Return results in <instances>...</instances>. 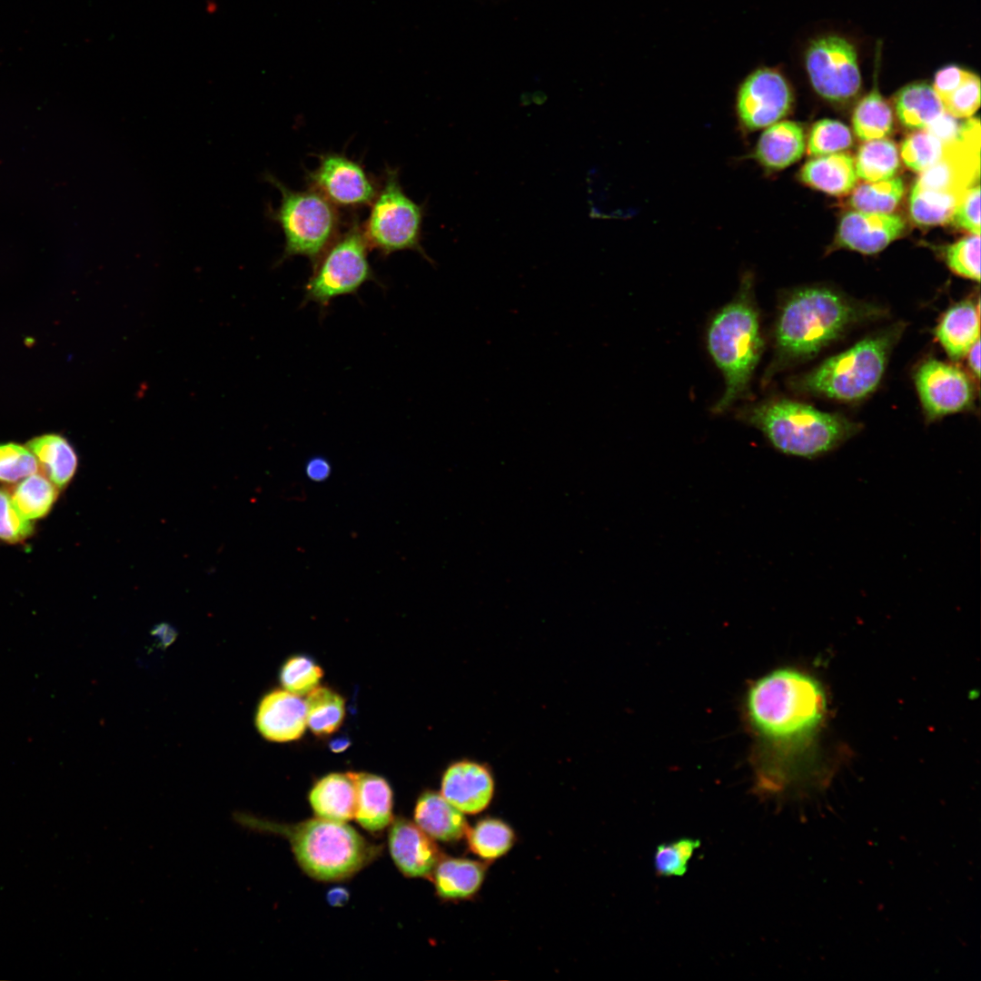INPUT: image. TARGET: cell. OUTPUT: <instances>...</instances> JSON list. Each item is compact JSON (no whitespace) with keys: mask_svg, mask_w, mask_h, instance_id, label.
Wrapping results in <instances>:
<instances>
[{"mask_svg":"<svg viewBox=\"0 0 981 981\" xmlns=\"http://www.w3.org/2000/svg\"><path fill=\"white\" fill-rule=\"evenodd\" d=\"M826 713L822 686L798 669H775L749 684L744 714L754 738L758 794L778 796L816 777L817 737Z\"/></svg>","mask_w":981,"mask_h":981,"instance_id":"obj_1","label":"cell"},{"mask_svg":"<svg viewBox=\"0 0 981 981\" xmlns=\"http://www.w3.org/2000/svg\"><path fill=\"white\" fill-rule=\"evenodd\" d=\"M887 310L824 286L795 291L785 301L775 329L776 364L815 357L857 325L878 320Z\"/></svg>","mask_w":981,"mask_h":981,"instance_id":"obj_2","label":"cell"},{"mask_svg":"<svg viewBox=\"0 0 981 981\" xmlns=\"http://www.w3.org/2000/svg\"><path fill=\"white\" fill-rule=\"evenodd\" d=\"M235 820L247 827L285 837L294 857L310 877L322 881L344 879L377 857L380 849L346 822L321 818L295 824H279L246 814Z\"/></svg>","mask_w":981,"mask_h":981,"instance_id":"obj_3","label":"cell"},{"mask_svg":"<svg viewBox=\"0 0 981 981\" xmlns=\"http://www.w3.org/2000/svg\"><path fill=\"white\" fill-rule=\"evenodd\" d=\"M980 131L978 118L959 125L938 160L920 173L909 197L910 216L916 223L950 222L966 192L979 183Z\"/></svg>","mask_w":981,"mask_h":981,"instance_id":"obj_4","label":"cell"},{"mask_svg":"<svg viewBox=\"0 0 981 981\" xmlns=\"http://www.w3.org/2000/svg\"><path fill=\"white\" fill-rule=\"evenodd\" d=\"M905 329L903 322L880 329L793 379L791 384L812 396L842 402L861 401L878 387Z\"/></svg>","mask_w":981,"mask_h":981,"instance_id":"obj_5","label":"cell"},{"mask_svg":"<svg viewBox=\"0 0 981 981\" xmlns=\"http://www.w3.org/2000/svg\"><path fill=\"white\" fill-rule=\"evenodd\" d=\"M746 417L778 451L805 459L830 452L862 429L858 422L839 413L788 399L758 404Z\"/></svg>","mask_w":981,"mask_h":981,"instance_id":"obj_6","label":"cell"},{"mask_svg":"<svg viewBox=\"0 0 981 981\" xmlns=\"http://www.w3.org/2000/svg\"><path fill=\"white\" fill-rule=\"evenodd\" d=\"M707 343L726 381L725 391L713 409L720 412L746 393L763 352L764 341L749 280L743 282L736 298L714 316Z\"/></svg>","mask_w":981,"mask_h":981,"instance_id":"obj_7","label":"cell"},{"mask_svg":"<svg viewBox=\"0 0 981 981\" xmlns=\"http://www.w3.org/2000/svg\"><path fill=\"white\" fill-rule=\"evenodd\" d=\"M264 179L281 193L279 207L269 211L284 235L280 262L301 255L313 264L340 233L339 208L312 188L292 190L271 173Z\"/></svg>","mask_w":981,"mask_h":981,"instance_id":"obj_8","label":"cell"},{"mask_svg":"<svg viewBox=\"0 0 981 981\" xmlns=\"http://www.w3.org/2000/svg\"><path fill=\"white\" fill-rule=\"evenodd\" d=\"M370 206L369 215L362 225L370 249L377 250L383 256L411 250L432 263L421 245L424 206L404 193L397 169L386 167L382 183Z\"/></svg>","mask_w":981,"mask_h":981,"instance_id":"obj_9","label":"cell"},{"mask_svg":"<svg viewBox=\"0 0 981 981\" xmlns=\"http://www.w3.org/2000/svg\"><path fill=\"white\" fill-rule=\"evenodd\" d=\"M369 249L362 225L353 220L312 264L303 302L327 308L339 296L357 293L366 282H377L369 263Z\"/></svg>","mask_w":981,"mask_h":981,"instance_id":"obj_10","label":"cell"},{"mask_svg":"<svg viewBox=\"0 0 981 981\" xmlns=\"http://www.w3.org/2000/svg\"><path fill=\"white\" fill-rule=\"evenodd\" d=\"M805 65L815 91L826 100L845 102L861 87V74L854 45L844 37L825 35L808 46Z\"/></svg>","mask_w":981,"mask_h":981,"instance_id":"obj_11","label":"cell"},{"mask_svg":"<svg viewBox=\"0 0 981 981\" xmlns=\"http://www.w3.org/2000/svg\"><path fill=\"white\" fill-rule=\"evenodd\" d=\"M794 103L789 82L777 68L759 67L738 86L736 114L745 131L766 128L788 115Z\"/></svg>","mask_w":981,"mask_h":981,"instance_id":"obj_12","label":"cell"},{"mask_svg":"<svg viewBox=\"0 0 981 981\" xmlns=\"http://www.w3.org/2000/svg\"><path fill=\"white\" fill-rule=\"evenodd\" d=\"M914 380L929 422L966 411L975 401V388L968 375L958 367L935 358H928L917 368Z\"/></svg>","mask_w":981,"mask_h":981,"instance_id":"obj_13","label":"cell"},{"mask_svg":"<svg viewBox=\"0 0 981 981\" xmlns=\"http://www.w3.org/2000/svg\"><path fill=\"white\" fill-rule=\"evenodd\" d=\"M309 188L320 193L337 208L370 205L378 188L364 167L344 154H322L319 165L308 172Z\"/></svg>","mask_w":981,"mask_h":981,"instance_id":"obj_14","label":"cell"},{"mask_svg":"<svg viewBox=\"0 0 981 981\" xmlns=\"http://www.w3.org/2000/svg\"><path fill=\"white\" fill-rule=\"evenodd\" d=\"M441 794L463 814L484 811L491 803L495 782L491 770L476 760L462 758L450 764L441 780Z\"/></svg>","mask_w":981,"mask_h":981,"instance_id":"obj_15","label":"cell"},{"mask_svg":"<svg viewBox=\"0 0 981 981\" xmlns=\"http://www.w3.org/2000/svg\"><path fill=\"white\" fill-rule=\"evenodd\" d=\"M906 228L902 217L893 213L850 211L841 218L837 243L864 254H874L899 238Z\"/></svg>","mask_w":981,"mask_h":981,"instance_id":"obj_16","label":"cell"},{"mask_svg":"<svg viewBox=\"0 0 981 981\" xmlns=\"http://www.w3.org/2000/svg\"><path fill=\"white\" fill-rule=\"evenodd\" d=\"M388 846L394 864L409 877H431L441 857L433 838L404 818L391 821Z\"/></svg>","mask_w":981,"mask_h":981,"instance_id":"obj_17","label":"cell"},{"mask_svg":"<svg viewBox=\"0 0 981 981\" xmlns=\"http://www.w3.org/2000/svg\"><path fill=\"white\" fill-rule=\"evenodd\" d=\"M256 726L267 739L287 742L302 737L306 724L305 702L287 690H273L261 701Z\"/></svg>","mask_w":981,"mask_h":981,"instance_id":"obj_18","label":"cell"},{"mask_svg":"<svg viewBox=\"0 0 981 981\" xmlns=\"http://www.w3.org/2000/svg\"><path fill=\"white\" fill-rule=\"evenodd\" d=\"M805 149L806 137L802 126L793 121H778L761 134L752 154L765 170L777 172L798 162Z\"/></svg>","mask_w":981,"mask_h":981,"instance_id":"obj_19","label":"cell"},{"mask_svg":"<svg viewBox=\"0 0 981 981\" xmlns=\"http://www.w3.org/2000/svg\"><path fill=\"white\" fill-rule=\"evenodd\" d=\"M979 299L964 300L946 311L934 330L948 357L959 361L980 339Z\"/></svg>","mask_w":981,"mask_h":981,"instance_id":"obj_20","label":"cell"},{"mask_svg":"<svg viewBox=\"0 0 981 981\" xmlns=\"http://www.w3.org/2000/svg\"><path fill=\"white\" fill-rule=\"evenodd\" d=\"M317 818L346 822L355 817L357 788L353 772L330 773L320 778L309 793Z\"/></svg>","mask_w":981,"mask_h":981,"instance_id":"obj_21","label":"cell"},{"mask_svg":"<svg viewBox=\"0 0 981 981\" xmlns=\"http://www.w3.org/2000/svg\"><path fill=\"white\" fill-rule=\"evenodd\" d=\"M414 822L431 838L453 842L466 835L469 827L461 811L439 792L427 790L417 799Z\"/></svg>","mask_w":981,"mask_h":981,"instance_id":"obj_22","label":"cell"},{"mask_svg":"<svg viewBox=\"0 0 981 981\" xmlns=\"http://www.w3.org/2000/svg\"><path fill=\"white\" fill-rule=\"evenodd\" d=\"M855 160L845 153L816 156L799 172V179L809 187L831 195H844L856 186Z\"/></svg>","mask_w":981,"mask_h":981,"instance_id":"obj_23","label":"cell"},{"mask_svg":"<svg viewBox=\"0 0 981 981\" xmlns=\"http://www.w3.org/2000/svg\"><path fill=\"white\" fill-rule=\"evenodd\" d=\"M486 866L463 857H441L431 878L437 895L445 900L468 899L481 888Z\"/></svg>","mask_w":981,"mask_h":981,"instance_id":"obj_24","label":"cell"},{"mask_svg":"<svg viewBox=\"0 0 981 981\" xmlns=\"http://www.w3.org/2000/svg\"><path fill=\"white\" fill-rule=\"evenodd\" d=\"M357 788L354 818L365 829L376 832L392 821V792L382 777L353 772Z\"/></svg>","mask_w":981,"mask_h":981,"instance_id":"obj_25","label":"cell"},{"mask_svg":"<svg viewBox=\"0 0 981 981\" xmlns=\"http://www.w3.org/2000/svg\"><path fill=\"white\" fill-rule=\"evenodd\" d=\"M26 446L49 481L58 489L68 485L76 472L78 457L65 438L54 433L44 434L30 440Z\"/></svg>","mask_w":981,"mask_h":981,"instance_id":"obj_26","label":"cell"},{"mask_svg":"<svg viewBox=\"0 0 981 981\" xmlns=\"http://www.w3.org/2000/svg\"><path fill=\"white\" fill-rule=\"evenodd\" d=\"M896 114L907 128L924 130L946 112L943 104L926 82H914L898 91L895 98Z\"/></svg>","mask_w":981,"mask_h":981,"instance_id":"obj_27","label":"cell"},{"mask_svg":"<svg viewBox=\"0 0 981 981\" xmlns=\"http://www.w3.org/2000/svg\"><path fill=\"white\" fill-rule=\"evenodd\" d=\"M470 850L485 860H494L507 854L515 843L513 829L501 819L485 818L466 832Z\"/></svg>","mask_w":981,"mask_h":981,"instance_id":"obj_28","label":"cell"},{"mask_svg":"<svg viewBox=\"0 0 981 981\" xmlns=\"http://www.w3.org/2000/svg\"><path fill=\"white\" fill-rule=\"evenodd\" d=\"M852 125L856 135L864 142L885 138L891 133L892 109L877 85L856 106Z\"/></svg>","mask_w":981,"mask_h":981,"instance_id":"obj_29","label":"cell"},{"mask_svg":"<svg viewBox=\"0 0 981 981\" xmlns=\"http://www.w3.org/2000/svg\"><path fill=\"white\" fill-rule=\"evenodd\" d=\"M14 504L27 520L46 516L58 497V488L44 474L37 472L18 481L10 492Z\"/></svg>","mask_w":981,"mask_h":981,"instance_id":"obj_30","label":"cell"},{"mask_svg":"<svg viewBox=\"0 0 981 981\" xmlns=\"http://www.w3.org/2000/svg\"><path fill=\"white\" fill-rule=\"evenodd\" d=\"M855 167L857 177L866 182L894 177L899 168L897 145L885 138L866 141L858 150Z\"/></svg>","mask_w":981,"mask_h":981,"instance_id":"obj_31","label":"cell"},{"mask_svg":"<svg viewBox=\"0 0 981 981\" xmlns=\"http://www.w3.org/2000/svg\"><path fill=\"white\" fill-rule=\"evenodd\" d=\"M306 724L319 736L330 735L341 726L344 713V700L335 691L316 687L307 694L304 701Z\"/></svg>","mask_w":981,"mask_h":981,"instance_id":"obj_32","label":"cell"},{"mask_svg":"<svg viewBox=\"0 0 981 981\" xmlns=\"http://www.w3.org/2000/svg\"><path fill=\"white\" fill-rule=\"evenodd\" d=\"M904 193L905 185L900 177L865 182L852 190L849 203L857 211L891 213Z\"/></svg>","mask_w":981,"mask_h":981,"instance_id":"obj_33","label":"cell"},{"mask_svg":"<svg viewBox=\"0 0 981 981\" xmlns=\"http://www.w3.org/2000/svg\"><path fill=\"white\" fill-rule=\"evenodd\" d=\"M947 142L926 129L917 130L904 140L900 155L909 169L921 173L938 160Z\"/></svg>","mask_w":981,"mask_h":981,"instance_id":"obj_34","label":"cell"},{"mask_svg":"<svg viewBox=\"0 0 981 981\" xmlns=\"http://www.w3.org/2000/svg\"><path fill=\"white\" fill-rule=\"evenodd\" d=\"M700 847L696 838L682 837L672 842L659 844L653 857L654 870L659 877H681L689 862Z\"/></svg>","mask_w":981,"mask_h":981,"instance_id":"obj_35","label":"cell"},{"mask_svg":"<svg viewBox=\"0 0 981 981\" xmlns=\"http://www.w3.org/2000/svg\"><path fill=\"white\" fill-rule=\"evenodd\" d=\"M852 134L843 123L822 119L814 124L808 140V151L813 157L840 153L852 144Z\"/></svg>","mask_w":981,"mask_h":981,"instance_id":"obj_36","label":"cell"},{"mask_svg":"<svg viewBox=\"0 0 981 981\" xmlns=\"http://www.w3.org/2000/svg\"><path fill=\"white\" fill-rule=\"evenodd\" d=\"M944 259L956 274L980 281V235L970 234L944 249Z\"/></svg>","mask_w":981,"mask_h":981,"instance_id":"obj_37","label":"cell"},{"mask_svg":"<svg viewBox=\"0 0 981 981\" xmlns=\"http://www.w3.org/2000/svg\"><path fill=\"white\" fill-rule=\"evenodd\" d=\"M322 670L315 661L304 655L290 658L282 666L280 679L285 690L302 696L318 687Z\"/></svg>","mask_w":981,"mask_h":981,"instance_id":"obj_38","label":"cell"},{"mask_svg":"<svg viewBox=\"0 0 981 981\" xmlns=\"http://www.w3.org/2000/svg\"><path fill=\"white\" fill-rule=\"evenodd\" d=\"M38 469V462L27 446L14 442L0 444V481L18 482Z\"/></svg>","mask_w":981,"mask_h":981,"instance_id":"obj_39","label":"cell"},{"mask_svg":"<svg viewBox=\"0 0 981 981\" xmlns=\"http://www.w3.org/2000/svg\"><path fill=\"white\" fill-rule=\"evenodd\" d=\"M33 532L32 521L16 509L10 491L0 488V540L16 544L28 539Z\"/></svg>","mask_w":981,"mask_h":981,"instance_id":"obj_40","label":"cell"},{"mask_svg":"<svg viewBox=\"0 0 981 981\" xmlns=\"http://www.w3.org/2000/svg\"><path fill=\"white\" fill-rule=\"evenodd\" d=\"M945 112L954 118H968L980 105V79L969 72L965 80L942 101Z\"/></svg>","mask_w":981,"mask_h":981,"instance_id":"obj_41","label":"cell"},{"mask_svg":"<svg viewBox=\"0 0 981 981\" xmlns=\"http://www.w3.org/2000/svg\"><path fill=\"white\" fill-rule=\"evenodd\" d=\"M950 222L971 234L980 235V186L971 187L956 206Z\"/></svg>","mask_w":981,"mask_h":981,"instance_id":"obj_42","label":"cell"},{"mask_svg":"<svg viewBox=\"0 0 981 981\" xmlns=\"http://www.w3.org/2000/svg\"><path fill=\"white\" fill-rule=\"evenodd\" d=\"M968 73L956 64L944 66L936 73L932 87L941 102L965 80Z\"/></svg>","mask_w":981,"mask_h":981,"instance_id":"obj_43","label":"cell"},{"mask_svg":"<svg viewBox=\"0 0 981 981\" xmlns=\"http://www.w3.org/2000/svg\"><path fill=\"white\" fill-rule=\"evenodd\" d=\"M305 471L312 481H321L328 478L331 467L326 459L314 457L308 461Z\"/></svg>","mask_w":981,"mask_h":981,"instance_id":"obj_44","label":"cell"},{"mask_svg":"<svg viewBox=\"0 0 981 981\" xmlns=\"http://www.w3.org/2000/svg\"><path fill=\"white\" fill-rule=\"evenodd\" d=\"M966 356H967L970 370L978 380L980 377V339L971 346Z\"/></svg>","mask_w":981,"mask_h":981,"instance_id":"obj_45","label":"cell"},{"mask_svg":"<svg viewBox=\"0 0 981 981\" xmlns=\"http://www.w3.org/2000/svg\"><path fill=\"white\" fill-rule=\"evenodd\" d=\"M349 899V893L342 887H334L327 894L328 902L334 907L343 906Z\"/></svg>","mask_w":981,"mask_h":981,"instance_id":"obj_46","label":"cell"},{"mask_svg":"<svg viewBox=\"0 0 981 981\" xmlns=\"http://www.w3.org/2000/svg\"><path fill=\"white\" fill-rule=\"evenodd\" d=\"M349 745H350L349 739L346 738L341 737V738H337L332 740V742L330 743V748L333 752L338 753V752H342L344 749H346L349 747Z\"/></svg>","mask_w":981,"mask_h":981,"instance_id":"obj_47","label":"cell"}]
</instances>
